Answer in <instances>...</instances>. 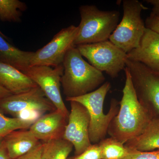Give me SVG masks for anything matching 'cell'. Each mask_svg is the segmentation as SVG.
Returning <instances> with one entry per match:
<instances>
[{
    "instance_id": "cell-2",
    "label": "cell",
    "mask_w": 159,
    "mask_h": 159,
    "mask_svg": "<svg viewBox=\"0 0 159 159\" xmlns=\"http://www.w3.org/2000/svg\"><path fill=\"white\" fill-rule=\"evenodd\" d=\"M61 84L66 98L80 97L97 89L105 81L102 74L85 61L76 46L66 54Z\"/></svg>"
},
{
    "instance_id": "cell-29",
    "label": "cell",
    "mask_w": 159,
    "mask_h": 159,
    "mask_svg": "<svg viewBox=\"0 0 159 159\" xmlns=\"http://www.w3.org/2000/svg\"><path fill=\"white\" fill-rule=\"evenodd\" d=\"M0 35H1V36H2V37H4V38L6 39V40L8 39V38L6 37V35H5V34H3L2 32L1 31V30H0Z\"/></svg>"
},
{
    "instance_id": "cell-19",
    "label": "cell",
    "mask_w": 159,
    "mask_h": 159,
    "mask_svg": "<svg viewBox=\"0 0 159 159\" xmlns=\"http://www.w3.org/2000/svg\"><path fill=\"white\" fill-rule=\"evenodd\" d=\"M98 144L102 159H125L130 153V148L111 137L103 139Z\"/></svg>"
},
{
    "instance_id": "cell-13",
    "label": "cell",
    "mask_w": 159,
    "mask_h": 159,
    "mask_svg": "<svg viewBox=\"0 0 159 159\" xmlns=\"http://www.w3.org/2000/svg\"><path fill=\"white\" fill-rule=\"evenodd\" d=\"M127 57L159 73V34L146 28L139 47L127 53Z\"/></svg>"
},
{
    "instance_id": "cell-26",
    "label": "cell",
    "mask_w": 159,
    "mask_h": 159,
    "mask_svg": "<svg viewBox=\"0 0 159 159\" xmlns=\"http://www.w3.org/2000/svg\"><path fill=\"white\" fill-rule=\"evenodd\" d=\"M145 1L152 6V11L151 14L159 16V0H146Z\"/></svg>"
},
{
    "instance_id": "cell-14",
    "label": "cell",
    "mask_w": 159,
    "mask_h": 159,
    "mask_svg": "<svg viewBox=\"0 0 159 159\" xmlns=\"http://www.w3.org/2000/svg\"><path fill=\"white\" fill-rule=\"evenodd\" d=\"M2 140L11 159L23 156L40 143L29 129L13 131L4 137Z\"/></svg>"
},
{
    "instance_id": "cell-22",
    "label": "cell",
    "mask_w": 159,
    "mask_h": 159,
    "mask_svg": "<svg viewBox=\"0 0 159 159\" xmlns=\"http://www.w3.org/2000/svg\"><path fill=\"white\" fill-rule=\"evenodd\" d=\"M67 159H102L101 149L98 144H92L80 154Z\"/></svg>"
},
{
    "instance_id": "cell-28",
    "label": "cell",
    "mask_w": 159,
    "mask_h": 159,
    "mask_svg": "<svg viewBox=\"0 0 159 159\" xmlns=\"http://www.w3.org/2000/svg\"><path fill=\"white\" fill-rule=\"evenodd\" d=\"M11 95L12 94L10 92L0 86V100Z\"/></svg>"
},
{
    "instance_id": "cell-16",
    "label": "cell",
    "mask_w": 159,
    "mask_h": 159,
    "mask_svg": "<svg viewBox=\"0 0 159 159\" xmlns=\"http://www.w3.org/2000/svg\"><path fill=\"white\" fill-rule=\"evenodd\" d=\"M124 145L140 151L159 150V115L152 117L142 134L126 142Z\"/></svg>"
},
{
    "instance_id": "cell-9",
    "label": "cell",
    "mask_w": 159,
    "mask_h": 159,
    "mask_svg": "<svg viewBox=\"0 0 159 159\" xmlns=\"http://www.w3.org/2000/svg\"><path fill=\"white\" fill-rule=\"evenodd\" d=\"M77 31V26L73 25L61 29L50 42L34 52L31 66H47L55 67L62 64L66 54L76 46L74 41Z\"/></svg>"
},
{
    "instance_id": "cell-27",
    "label": "cell",
    "mask_w": 159,
    "mask_h": 159,
    "mask_svg": "<svg viewBox=\"0 0 159 159\" xmlns=\"http://www.w3.org/2000/svg\"><path fill=\"white\" fill-rule=\"evenodd\" d=\"M0 159H11L8 155L2 139L0 140Z\"/></svg>"
},
{
    "instance_id": "cell-1",
    "label": "cell",
    "mask_w": 159,
    "mask_h": 159,
    "mask_svg": "<svg viewBox=\"0 0 159 159\" xmlns=\"http://www.w3.org/2000/svg\"><path fill=\"white\" fill-rule=\"evenodd\" d=\"M124 70L125 84L119 112L111 122L107 133L124 145L142 134L153 116L139 102L128 68Z\"/></svg>"
},
{
    "instance_id": "cell-21",
    "label": "cell",
    "mask_w": 159,
    "mask_h": 159,
    "mask_svg": "<svg viewBox=\"0 0 159 159\" xmlns=\"http://www.w3.org/2000/svg\"><path fill=\"white\" fill-rule=\"evenodd\" d=\"M34 122L27 119L9 118L0 111V140L13 131L28 129Z\"/></svg>"
},
{
    "instance_id": "cell-5",
    "label": "cell",
    "mask_w": 159,
    "mask_h": 159,
    "mask_svg": "<svg viewBox=\"0 0 159 159\" xmlns=\"http://www.w3.org/2000/svg\"><path fill=\"white\" fill-rule=\"evenodd\" d=\"M122 8V20L109 40L127 54L139 47L146 29L141 13L147 8L138 0H124Z\"/></svg>"
},
{
    "instance_id": "cell-3",
    "label": "cell",
    "mask_w": 159,
    "mask_h": 159,
    "mask_svg": "<svg viewBox=\"0 0 159 159\" xmlns=\"http://www.w3.org/2000/svg\"><path fill=\"white\" fill-rule=\"evenodd\" d=\"M109 82H105L97 89L80 97L66 98L67 101H74L82 104L88 111L90 116L89 136L92 144H98L105 139L109 126L119 109V102L116 99L111 100L109 111L103 112V103L111 88Z\"/></svg>"
},
{
    "instance_id": "cell-10",
    "label": "cell",
    "mask_w": 159,
    "mask_h": 159,
    "mask_svg": "<svg viewBox=\"0 0 159 159\" xmlns=\"http://www.w3.org/2000/svg\"><path fill=\"white\" fill-rule=\"evenodd\" d=\"M23 73L41 89L56 109L68 119L70 112L66 107L61 93V79L64 73L63 64L54 68L47 66H30Z\"/></svg>"
},
{
    "instance_id": "cell-4",
    "label": "cell",
    "mask_w": 159,
    "mask_h": 159,
    "mask_svg": "<svg viewBox=\"0 0 159 159\" xmlns=\"http://www.w3.org/2000/svg\"><path fill=\"white\" fill-rule=\"evenodd\" d=\"M79 11L76 46L108 40L119 24V12L116 10L102 11L94 5H84Z\"/></svg>"
},
{
    "instance_id": "cell-11",
    "label": "cell",
    "mask_w": 159,
    "mask_h": 159,
    "mask_svg": "<svg viewBox=\"0 0 159 159\" xmlns=\"http://www.w3.org/2000/svg\"><path fill=\"white\" fill-rule=\"evenodd\" d=\"M70 102L71 111L62 138L73 145L75 155H78L92 144L89 136L90 116L82 104L74 101Z\"/></svg>"
},
{
    "instance_id": "cell-6",
    "label": "cell",
    "mask_w": 159,
    "mask_h": 159,
    "mask_svg": "<svg viewBox=\"0 0 159 159\" xmlns=\"http://www.w3.org/2000/svg\"><path fill=\"white\" fill-rule=\"evenodd\" d=\"M56 110L39 86L21 93L12 94L0 100V111L3 114L34 122L47 112Z\"/></svg>"
},
{
    "instance_id": "cell-12",
    "label": "cell",
    "mask_w": 159,
    "mask_h": 159,
    "mask_svg": "<svg viewBox=\"0 0 159 159\" xmlns=\"http://www.w3.org/2000/svg\"><path fill=\"white\" fill-rule=\"evenodd\" d=\"M68 120L56 109L40 117L29 129L39 141L48 142L62 138Z\"/></svg>"
},
{
    "instance_id": "cell-17",
    "label": "cell",
    "mask_w": 159,
    "mask_h": 159,
    "mask_svg": "<svg viewBox=\"0 0 159 159\" xmlns=\"http://www.w3.org/2000/svg\"><path fill=\"white\" fill-rule=\"evenodd\" d=\"M33 51H21L0 35V61L23 72L31 66Z\"/></svg>"
},
{
    "instance_id": "cell-25",
    "label": "cell",
    "mask_w": 159,
    "mask_h": 159,
    "mask_svg": "<svg viewBox=\"0 0 159 159\" xmlns=\"http://www.w3.org/2000/svg\"><path fill=\"white\" fill-rule=\"evenodd\" d=\"M42 148L43 144L40 142L32 150L16 159H41Z\"/></svg>"
},
{
    "instance_id": "cell-24",
    "label": "cell",
    "mask_w": 159,
    "mask_h": 159,
    "mask_svg": "<svg viewBox=\"0 0 159 159\" xmlns=\"http://www.w3.org/2000/svg\"><path fill=\"white\" fill-rule=\"evenodd\" d=\"M146 28L159 34V16L151 14L145 21Z\"/></svg>"
},
{
    "instance_id": "cell-20",
    "label": "cell",
    "mask_w": 159,
    "mask_h": 159,
    "mask_svg": "<svg viewBox=\"0 0 159 159\" xmlns=\"http://www.w3.org/2000/svg\"><path fill=\"white\" fill-rule=\"evenodd\" d=\"M27 9L25 3L19 0H0V20L19 22L22 12Z\"/></svg>"
},
{
    "instance_id": "cell-7",
    "label": "cell",
    "mask_w": 159,
    "mask_h": 159,
    "mask_svg": "<svg viewBox=\"0 0 159 159\" xmlns=\"http://www.w3.org/2000/svg\"><path fill=\"white\" fill-rule=\"evenodd\" d=\"M83 57L100 72L114 78L126 67L127 54L109 40L76 46Z\"/></svg>"
},
{
    "instance_id": "cell-23",
    "label": "cell",
    "mask_w": 159,
    "mask_h": 159,
    "mask_svg": "<svg viewBox=\"0 0 159 159\" xmlns=\"http://www.w3.org/2000/svg\"><path fill=\"white\" fill-rule=\"evenodd\" d=\"M125 159H159V150L140 151L131 149L130 154Z\"/></svg>"
},
{
    "instance_id": "cell-15",
    "label": "cell",
    "mask_w": 159,
    "mask_h": 159,
    "mask_svg": "<svg viewBox=\"0 0 159 159\" xmlns=\"http://www.w3.org/2000/svg\"><path fill=\"white\" fill-rule=\"evenodd\" d=\"M0 86L12 94H18L38 85L21 71L0 61Z\"/></svg>"
},
{
    "instance_id": "cell-8",
    "label": "cell",
    "mask_w": 159,
    "mask_h": 159,
    "mask_svg": "<svg viewBox=\"0 0 159 159\" xmlns=\"http://www.w3.org/2000/svg\"><path fill=\"white\" fill-rule=\"evenodd\" d=\"M132 81L139 102L152 114L159 115V73L141 63L127 59Z\"/></svg>"
},
{
    "instance_id": "cell-18",
    "label": "cell",
    "mask_w": 159,
    "mask_h": 159,
    "mask_svg": "<svg viewBox=\"0 0 159 159\" xmlns=\"http://www.w3.org/2000/svg\"><path fill=\"white\" fill-rule=\"evenodd\" d=\"M41 159H67L74 148L63 138L43 142Z\"/></svg>"
}]
</instances>
